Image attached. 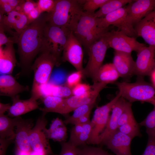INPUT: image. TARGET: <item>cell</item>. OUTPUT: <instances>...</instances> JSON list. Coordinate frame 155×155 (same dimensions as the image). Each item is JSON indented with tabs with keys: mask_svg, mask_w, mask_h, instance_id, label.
<instances>
[{
	"mask_svg": "<svg viewBox=\"0 0 155 155\" xmlns=\"http://www.w3.org/2000/svg\"><path fill=\"white\" fill-rule=\"evenodd\" d=\"M47 138L55 142H65L67 138V129L65 123L61 119L57 117L53 119L48 129L46 130Z\"/></svg>",
	"mask_w": 155,
	"mask_h": 155,
	"instance_id": "obj_25",
	"label": "cell"
},
{
	"mask_svg": "<svg viewBox=\"0 0 155 155\" xmlns=\"http://www.w3.org/2000/svg\"><path fill=\"white\" fill-rule=\"evenodd\" d=\"M84 11L78 0H55L53 11L46 13L47 22L73 32Z\"/></svg>",
	"mask_w": 155,
	"mask_h": 155,
	"instance_id": "obj_2",
	"label": "cell"
},
{
	"mask_svg": "<svg viewBox=\"0 0 155 155\" xmlns=\"http://www.w3.org/2000/svg\"><path fill=\"white\" fill-rule=\"evenodd\" d=\"M129 103L124 98L121 97L114 104L106 125L99 135L98 145L102 144L111 134L118 129L119 118Z\"/></svg>",
	"mask_w": 155,
	"mask_h": 155,
	"instance_id": "obj_18",
	"label": "cell"
},
{
	"mask_svg": "<svg viewBox=\"0 0 155 155\" xmlns=\"http://www.w3.org/2000/svg\"><path fill=\"white\" fill-rule=\"evenodd\" d=\"M137 53L134 74L140 76L150 75L155 69V46H146Z\"/></svg>",
	"mask_w": 155,
	"mask_h": 155,
	"instance_id": "obj_13",
	"label": "cell"
},
{
	"mask_svg": "<svg viewBox=\"0 0 155 155\" xmlns=\"http://www.w3.org/2000/svg\"><path fill=\"white\" fill-rule=\"evenodd\" d=\"M28 86L20 84L11 74H2L0 76V94L11 99L18 94L28 90Z\"/></svg>",
	"mask_w": 155,
	"mask_h": 155,
	"instance_id": "obj_23",
	"label": "cell"
},
{
	"mask_svg": "<svg viewBox=\"0 0 155 155\" xmlns=\"http://www.w3.org/2000/svg\"><path fill=\"white\" fill-rule=\"evenodd\" d=\"M148 139L145 150L142 155H155V130L146 131Z\"/></svg>",
	"mask_w": 155,
	"mask_h": 155,
	"instance_id": "obj_36",
	"label": "cell"
},
{
	"mask_svg": "<svg viewBox=\"0 0 155 155\" xmlns=\"http://www.w3.org/2000/svg\"><path fill=\"white\" fill-rule=\"evenodd\" d=\"M82 45L72 32L70 33L63 51V59L71 64L77 71H82L83 52Z\"/></svg>",
	"mask_w": 155,
	"mask_h": 155,
	"instance_id": "obj_15",
	"label": "cell"
},
{
	"mask_svg": "<svg viewBox=\"0 0 155 155\" xmlns=\"http://www.w3.org/2000/svg\"><path fill=\"white\" fill-rule=\"evenodd\" d=\"M133 0H108L94 13L97 18H102L131 2Z\"/></svg>",
	"mask_w": 155,
	"mask_h": 155,
	"instance_id": "obj_28",
	"label": "cell"
},
{
	"mask_svg": "<svg viewBox=\"0 0 155 155\" xmlns=\"http://www.w3.org/2000/svg\"><path fill=\"white\" fill-rule=\"evenodd\" d=\"M90 113H89L79 118L74 123L73 125H83L90 121Z\"/></svg>",
	"mask_w": 155,
	"mask_h": 155,
	"instance_id": "obj_49",
	"label": "cell"
},
{
	"mask_svg": "<svg viewBox=\"0 0 155 155\" xmlns=\"http://www.w3.org/2000/svg\"><path fill=\"white\" fill-rule=\"evenodd\" d=\"M83 75L82 70L77 71L70 74L67 77L66 85L70 88H72L79 84Z\"/></svg>",
	"mask_w": 155,
	"mask_h": 155,
	"instance_id": "obj_40",
	"label": "cell"
},
{
	"mask_svg": "<svg viewBox=\"0 0 155 155\" xmlns=\"http://www.w3.org/2000/svg\"><path fill=\"white\" fill-rule=\"evenodd\" d=\"M120 77L113 63L104 64L98 71L94 80V82H100L107 84L116 81Z\"/></svg>",
	"mask_w": 155,
	"mask_h": 155,
	"instance_id": "obj_27",
	"label": "cell"
},
{
	"mask_svg": "<svg viewBox=\"0 0 155 155\" xmlns=\"http://www.w3.org/2000/svg\"><path fill=\"white\" fill-rule=\"evenodd\" d=\"M46 24V13H43L19 34L17 43L21 68L19 76L29 75L32 71L33 61L42 46Z\"/></svg>",
	"mask_w": 155,
	"mask_h": 155,
	"instance_id": "obj_1",
	"label": "cell"
},
{
	"mask_svg": "<svg viewBox=\"0 0 155 155\" xmlns=\"http://www.w3.org/2000/svg\"><path fill=\"white\" fill-rule=\"evenodd\" d=\"M42 13L37 6L34 8L27 16L30 24L37 19Z\"/></svg>",
	"mask_w": 155,
	"mask_h": 155,
	"instance_id": "obj_47",
	"label": "cell"
},
{
	"mask_svg": "<svg viewBox=\"0 0 155 155\" xmlns=\"http://www.w3.org/2000/svg\"><path fill=\"white\" fill-rule=\"evenodd\" d=\"M0 24L3 26L5 31L10 32L13 36L15 33L11 29H13L19 36L30 24L27 16L23 13L15 10L4 16L0 20Z\"/></svg>",
	"mask_w": 155,
	"mask_h": 155,
	"instance_id": "obj_19",
	"label": "cell"
},
{
	"mask_svg": "<svg viewBox=\"0 0 155 155\" xmlns=\"http://www.w3.org/2000/svg\"><path fill=\"white\" fill-rule=\"evenodd\" d=\"M71 32L66 28L54 25L47 22L40 51H50L60 59Z\"/></svg>",
	"mask_w": 155,
	"mask_h": 155,
	"instance_id": "obj_6",
	"label": "cell"
},
{
	"mask_svg": "<svg viewBox=\"0 0 155 155\" xmlns=\"http://www.w3.org/2000/svg\"><path fill=\"white\" fill-rule=\"evenodd\" d=\"M154 10L155 11V6L154 8Z\"/></svg>",
	"mask_w": 155,
	"mask_h": 155,
	"instance_id": "obj_55",
	"label": "cell"
},
{
	"mask_svg": "<svg viewBox=\"0 0 155 155\" xmlns=\"http://www.w3.org/2000/svg\"><path fill=\"white\" fill-rule=\"evenodd\" d=\"M30 155H47L45 153L38 152L32 150L30 152Z\"/></svg>",
	"mask_w": 155,
	"mask_h": 155,
	"instance_id": "obj_53",
	"label": "cell"
},
{
	"mask_svg": "<svg viewBox=\"0 0 155 155\" xmlns=\"http://www.w3.org/2000/svg\"><path fill=\"white\" fill-rule=\"evenodd\" d=\"M137 37L149 45L155 46V11L153 10L134 26Z\"/></svg>",
	"mask_w": 155,
	"mask_h": 155,
	"instance_id": "obj_20",
	"label": "cell"
},
{
	"mask_svg": "<svg viewBox=\"0 0 155 155\" xmlns=\"http://www.w3.org/2000/svg\"><path fill=\"white\" fill-rule=\"evenodd\" d=\"M80 155H113L99 147L86 146L80 148Z\"/></svg>",
	"mask_w": 155,
	"mask_h": 155,
	"instance_id": "obj_39",
	"label": "cell"
},
{
	"mask_svg": "<svg viewBox=\"0 0 155 155\" xmlns=\"http://www.w3.org/2000/svg\"><path fill=\"white\" fill-rule=\"evenodd\" d=\"M94 13L84 11L73 32L87 50L92 44L110 31V27L107 28L98 27V18L94 17Z\"/></svg>",
	"mask_w": 155,
	"mask_h": 155,
	"instance_id": "obj_4",
	"label": "cell"
},
{
	"mask_svg": "<svg viewBox=\"0 0 155 155\" xmlns=\"http://www.w3.org/2000/svg\"><path fill=\"white\" fill-rule=\"evenodd\" d=\"M106 33L92 44L87 50L88 60L86 67L82 70L83 75L91 78L93 80L102 66L106 51L109 47Z\"/></svg>",
	"mask_w": 155,
	"mask_h": 155,
	"instance_id": "obj_7",
	"label": "cell"
},
{
	"mask_svg": "<svg viewBox=\"0 0 155 155\" xmlns=\"http://www.w3.org/2000/svg\"><path fill=\"white\" fill-rule=\"evenodd\" d=\"M51 87L52 91H50L49 96L65 98L72 94L71 90L66 86L54 85Z\"/></svg>",
	"mask_w": 155,
	"mask_h": 155,
	"instance_id": "obj_34",
	"label": "cell"
},
{
	"mask_svg": "<svg viewBox=\"0 0 155 155\" xmlns=\"http://www.w3.org/2000/svg\"><path fill=\"white\" fill-rule=\"evenodd\" d=\"M15 154V155H30V152L24 151L16 148Z\"/></svg>",
	"mask_w": 155,
	"mask_h": 155,
	"instance_id": "obj_52",
	"label": "cell"
},
{
	"mask_svg": "<svg viewBox=\"0 0 155 155\" xmlns=\"http://www.w3.org/2000/svg\"><path fill=\"white\" fill-rule=\"evenodd\" d=\"M95 103H90L82 105L75 109L73 115L68 117L63 122L65 124H74L80 117L90 113Z\"/></svg>",
	"mask_w": 155,
	"mask_h": 155,
	"instance_id": "obj_30",
	"label": "cell"
},
{
	"mask_svg": "<svg viewBox=\"0 0 155 155\" xmlns=\"http://www.w3.org/2000/svg\"><path fill=\"white\" fill-rule=\"evenodd\" d=\"M55 0H39L36 2L37 7L40 11L43 13H48L53 10L55 4Z\"/></svg>",
	"mask_w": 155,
	"mask_h": 155,
	"instance_id": "obj_41",
	"label": "cell"
},
{
	"mask_svg": "<svg viewBox=\"0 0 155 155\" xmlns=\"http://www.w3.org/2000/svg\"><path fill=\"white\" fill-rule=\"evenodd\" d=\"M154 107L146 118L139 123L140 126L146 127V131L155 130V102L152 104Z\"/></svg>",
	"mask_w": 155,
	"mask_h": 155,
	"instance_id": "obj_37",
	"label": "cell"
},
{
	"mask_svg": "<svg viewBox=\"0 0 155 155\" xmlns=\"http://www.w3.org/2000/svg\"><path fill=\"white\" fill-rule=\"evenodd\" d=\"M11 105L9 104H3L0 103V114H4L6 111H7Z\"/></svg>",
	"mask_w": 155,
	"mask_h": 155,
	"instance_id": "obj_51",
	"label": "cell"
},
{
	"mask_svg": "<svg viewBox=\"0 0 155 155\" xmlns=\"http://www.w3.org/2000/svg\"><path fill=\"white\" fill-rule=\"evenodd\" d=\"M107 84L102 82H94L92 89L87 93L64 98L59 113L66 115L82 105L95 103L99 93Z\"/></svg>",
	"mask_w": 155,
	"mask_h": 155,
	"instance_id": "obj_10",
	"label": "cell"
},
{
	"mask_svg": "<svg viewBox=\"0 0 155 155\" xmlns=\"http://www.w3.org/2000/svg\"><path fill=\"white\" fill-rule=\"evenodd\" d=\"M131 106V103L129 102L120 116L118 121V127L135 119Z\"/></svg>",
	"mask_w": 155,
	"mask_h": 155,
	"instance_id": "obj_38",
	"label": "cell"
},
{
	"mask_svg": "<svg viewBox=\"0 0 155 155\" xmlns=\"http://www.w3.org/2000/svg\"><path fill=\"white\" fill-rule=\"evenodd\" d=\"M2 1L10 5L14 10L23 1L19 0H2Z\"/></svg>",
	"mask_w": 155,
	"mask_h": 155,
	"instance_id": "obj_50",
	"label": "cell"
},
{
	"mask_svg": "<svg viewBox=\"0 0 155 155\" xmlns=\"http://www.w3.org/2000/svg\"><path fill=\"white\" fill-rule=\"evenodd\" d=\"M37 6L36 2L33 1L24 0L21 5V12L27 16L32 10Z\"/></svg>",
	"mask_w": 155,
	"mask_h": 155,
	"instance_id": "obj_44",
	"label": "cell"
},
{
	"mask_svg": "<svg viewBox=\"0 0 155 155\" xmlns=\"http://www.w3.org/2000/svg\"><path fill=\"white\" fill-rule=\"evenodd\" d=\"M11 100L12 104L7 111V115L11 118L20 116L39 108L37 99L32 96L28 99L21 100L18 95Z\"/></svg>",
	"mask_w": 155,
	"mask_h": 155,
	"instance_id": "obj_21",
	"label": "cell"
},
{
	"mask_svg": "<svg viewBox=\"0 0 155 155\" xmlns=\"http://www.w3.org/2000/svg\"><path fill=\"white\" fill-rule=\"evenodd\" d=\"M14 140L0 138V155H6L8 146Z\"/></svg>",
	"mask_w": 155,
	"mask_h": 155,
	"instance_id": "obj_46",
	"label": "cell"
},
{
	"mask_svg": "<svg viewBox=\"0 0 155 155\" xmlns=\"http://www.w3.org/2000/svg\"><path fill=\"white\" fill-rule=\"evenodd\" d=\"M71 89L72 94L74 96H79L84 94L91 90V87L86 84H78Z\"/></svg>",
	"mask_w": 155,
	"mask_h": 155,
	"instance_id": "obj_43",
	"label": "cell"
},
{
	"mask_svg": "<svg viewBox=\"0 0 155 155\" xmlns=\"http://www.w3.org/2000/svg\"><path fill=\"white\" fill-rule=\"evenodd\" d=\"M33 127L32 119H24L20 116L18 117L15 132L16 148L28 152L32 150L30 144L29 135Z\"/></svg>",
	"mask_w": 155,
	"mask_h": 155,
	"instance_id": "obj_17",
	"label": "cell"
},
{
	"mask_svg": "<svg viewBox=\"0 0 155 155\" xmlns=\"http://www.w3.org/2000/svg\"><path fill=\"white\" fill-rule=\"evenodd\" d=\"M61 150L59 154L55 155H80V149L75 147L68 141L60 143Z\"/></svg>",
	"mask_w": 155,
	"mask_h": 155,
	"instance_id": "obj_35",
	"label": "cell"
},
{
	"mask_svg": "<svg viewBox=\"0 0 155 155\" xmlns=\"http://www.w3.org/2000/svg\"><path fill=\"white\" fill-rule=\"evenodd\" d=\"M18 117L12 118L4 114H0V138L14 140Z\"/></svg>",
	"mask_w": 155,
	"mask_h": 155,
	"instance_id": "obj_26",
	"label": "cell"
},
{
	"mask_svg": "<svg viewBox=\"0 0 155 155\" xmlns=\"http://www.w3.org/2000/svg\"><path fill=\"white\" fill-rule=\"evenodd\" d=\"M127 10L123 7L102 18H98V26L102 28H107L111 25L116 27L117 30L127 35L137 37L134 27L128 22L127 20Z\"/></svg>",
	"mask_w": 155,
	"mask_h": 155,
	"instance_id": "obj_11",
	"label": "cell"
},
{
	"mask_svg": "<svg viewBox=\"0 0 155 155\" xmlns=\"http://www.w3.org/2000/svg\"><path fill=\"white\" fill-rule=\"evenodd\" d=\"M116 84L121 97L129 102H155V88L152 85L142 80L133 83L118 82Z\"/></svg>",
	"mask_w": 155,
	"mask_h": 155,
	"instance_id": "obj_5",
	"label": "cell"
},
{
	"mask_svg": "<svg viewBox=\"0 0 155 155\" xmlns=\"http://www.w3.org/2000/svg\"><path fill=\"white\" fill-rule=\"evenodd\" d=\"M153 86L155 88V69L153 71L150 75Z\"/></svg>",
	"mask_w": 155,
	"mask_h": 155,
	"instance_id": "obj_54",
	"label": "cell"
},
{
	"mask_svg": "<svg viewBox=\"0 0 155 155\" xmlns=\"http://www.w3.org/2000/svg\"><path fill=\"white\" fill-rule=\"evenodd\" d=\"M64 98L49 96L44 97L42 100L44 106L40 109L42 113L49 112L58 113L63 104Z\"/></svg>",
	"mask_w": 155,
	"mask_h": 155,
	"instance_id": "obj_29",
	"label": "cell"
},
{
	"mask_svg": "<svg viewBox=\"0 0 155 155\" xmlns=\"http://www.w3.org/2000/svg\"><path fill=\"white\" fill-rule=\"evenodd\" d=\"M155 6V0H133L126 7L128 22L134 27L154 10Z\"/></svg>",
	"mask_w": 155,
	"mask_h": 155,
	"instance_id": "obj_14",
	"label": "cell"
},
{
	"mask_svg": "<svg viewBox=\"0 0 155 155\" xmlns=\"http://www.w3.org/2000/svg\"><path fill=\"white\" fill-rule=\"evenodd\" d=\"M140 126L139 123H137L134 119L128 123L119 127L117 129L133 139L136 137L142 136Z\"/></svg>",
	"mask_w": 155,
	"mask_h": 155,
	"instance_id": "obj_31",
	"label": "cell"
},
{
	"mask_svg": "<svg viewBox=\"0 0 155 155\" xmlns=\"http://www.w3.org/2000/svg\"><path fill=\"white\" fill-rule=\"evenodd\" d=\"M121 97L118 92L109 102L96 109L91 121L92 127L90 136L87 142L88 144L98 145L99 135L106 125L110 116V112L114 104Z\"/></svg>",
	"mask_w": 155,
	"mask_h": 155,
	"instance_id": "obj_8",
	"label": "cell"
},
{
	"mask_svg": "<svg viewBox=\"0 0 155 155\" xmlns=\"http://www.w3.org/2000/svg\"><path fill=\"white\" fill-rule=\"evenodd\" d=\"M132 139L117 129L102 143L116 155H131V144Z\"/></svg>",
	"mask_w": 155,
	"mask_h": 155,
	"instance_id": "obj_16",
	"label": "cell"
},
{
	"mask_svg": "<svg viewBox=\"0 0 155 155\" xmlns=\"http://www.w3.org/2000/svg\"><path fill=\"white\" fill-rule=\"evenodd\" d=\"M13 43L0 47V72L1 75L11 74L16 65L17 60Z\"/></svg>",
	"mask_w": 155,
	"mask_h": 155,
	"instance_id": "obj_24",
	"label": "cell"
},
{
	"mask_svg": "<svg viewBox=\"0 0 155 155\" xmlns=\"http://www.w3.org/2000/svg\"><path fill=\"white\" fill-rule=\"evenodd\" d=\"M108 0H78L82 5L83 10L88 13H94L95 11L100 8Z\"/></svg>",
	"mask_w": 155,
	"mask_h": 155,
	"instance_id": "obj_33",
	"label": "cell"
},
{
	"mask_svg": "<svg viewBox=\"0 0 155 155\" xmlns=\"http://www.w3.org/2000/svg\"><path fill=\"white\" fill-rule=\"evenodd\" d=\"M109 47L115 51L131 54L133 51L137 53L145 44L138 42L136 38L129 36L123 32L112 30L105 34Z\"/></svg>",
	"mask_w": 155,
	"mask_h": 155,
	"instance_id": "obj_12",
	"label": "cell"
},
{
	"mask_svg": "<svg viewBox=\"0 0 155 155\" xmlns=\"http://www.w3.org/2000/svg\"><path fill=\"white\" fill-rule=\"evenodd\" d=\"M113 63L120 77L127 78L134 74L135 61L131 54L115 51Z\"/></svg>",
	"mask_w": 155,
	"mask_h": 155,
	"instance_id": "obj_22",
	"label": "cell"
},
{
	"mask_svg": "<svg viewBox=\"0 0 155 155\" xmlns=\"http://www.w3.org/2000/svg\"><path fill=\"white\" fill-rule=\"evenodd\" d=\"M83 129V124H77L71 129L70 133V138L68 142L72 144L79 136Z\"/></svg>",
	"mask_w": 155,
	"mask_h": 155,
	"instance_id": "obj_45",
	"label": "cell"
},
{
	"mask_svg": "<svg viewBox=\"0 0 155 155\" xmlns=\"http://www.w3.org/2000/svg\"><path fill=\"white\" fill-rule=\"evenodd\" d=\"M5 32L3 25L0 24V47L10 43L17 44L18 37H8L6 35Z\"/></svg>",
	"mask_w": 155,
	"mask_h": 155,
	"instance_id": "obj_42",
	"label": "cell"
},
{
	"mask_svg": "<svg viewBox=\"0 0 155 155\" xmlns=\"http://www.w3.org/2000/svg\"><path fill=\"white\" fill-rule=\"evenodd\" d=\"M92 127L91 121L83 124L82 131L75 141L71 144L78 147L87 143L90 136Z\"/></svg>",
	"mask_w": 155,
	"mask_h": 155,
	"instance_id": "obj_32",
	"label": "cell"
},
{
	"mask_svg": "<svg viewBox=\"0 0 155 155\" xmlns=\"http://www.w3.org/2000/svg\"><path fill=\"white\" fill-rule=\"evenodd\" d=\"M0 14L4 15H7L14 10V9L9 5L3 2L2 0H0Z\"/></svg>",
	"mask_w": 155,
	"mask_h": 155,
	"instance_id": "obj_48",
	"label": "cell"
},
{
	"mask_svg": "<svg viewBox=\"0 0 155 155\" xmlns=\"http://www.w3.org/2000/svg\"><path fill=\"white\" fill-rule=\"evenodd\" d=\"M60 59L50 51L41 50L32 66L34 78L31 96L38 99L42 97V86L49 81L53 69L59 63Z\"/></svg>",
	"mask_w": 155,
	"mask_h": 155,
	"instance_id": "obj_3",
	"label": "cell"
},
{
	"mask_svg": "<svg viewBox=\"0 0 155 155\" xmlns=\"http://www.w3.org/2000/svg\"><path fill=\"white\" fill-rule=\"evenodd\" d=\"M46 114L42 113L31 129L29 135L30 144L33 151L44 152L47 155H55L52 152L46 134V126L47 123L45 117Z\"/></svg>",
	"mask_w": 155,
	"mask_h": 155,
	"instance_id": "obj_9",
	"label": "cell"
}]
</instances>
